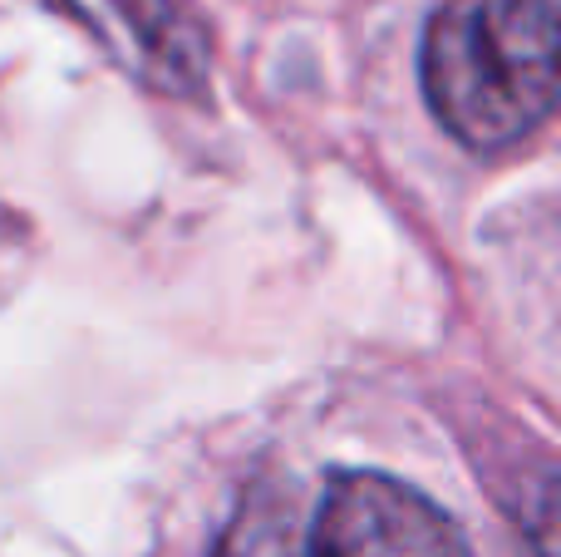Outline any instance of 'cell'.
<instances>
[{
    "mask_svg": "<svg viewBox=\"0 0 561 557\" xmlns=\"http://www.w3.org/2000/svg\"><path fill=\"white\" fill-rule=\"evenodd\" d=\"M320 557H473L463 528L389 474H330L310 509Z\"/></svg>",
    "mask_w": 561,
    "mask_h": 557,
    "instance_id": "2",
    "label": "cell"
},
{
    "mask_svg": "<svg viewBox=\"0 0 561 557\" xmlns=\"http://www.w3.org/2000/svg\"><path fill=\"white\" fill-rule=\"evenodd\" d=\"M424 94L458 144L513 148L557 109V0H444L424 35Z\"/></svg>",
    "mask_w": 561,
    "mask_h": 557,
    "instance_id": "1",
    "label": "cell"
},
{
    "mask_svg": "<svg viewBox=\"0 0 561 557\" xmlns=\"http://www.w3.org/2000/svg\"><path fill=\"white\" fill-rule=\"evenodd\" d=\"M217 557H320L316 528H310V503L290 484L266 479L237 503L227 523Z\"/></svg>",
    "mask_w": 561,
    "mask_h": 557,
    "instance_id": "3",
    "label": "cell"
},
{
    "mask_svg": "<svg viewBox=\"0 0 561 557\" xmlns=\"http://www.w3.org/2000/svg\"><path fill=\"white\" fill-rule=\"evenodd\" d=\"M118 5L138 25L148 55L163 65V75H173V79L203 75V39L193 35V25H183L173 0H118Z\"/></svg>",
    "mask_w": 561,
    "mask_h": 557,
    "instance_id": "4",
    "label": "cell"
}]
</instances>
